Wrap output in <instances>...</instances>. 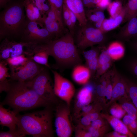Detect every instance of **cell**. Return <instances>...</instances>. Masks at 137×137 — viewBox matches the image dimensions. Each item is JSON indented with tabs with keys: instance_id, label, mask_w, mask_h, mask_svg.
<instances>
[{
	"instance_id": "obj_44",
	"label": "cell",
	"mask_w": 137,
	"mask_h": 137,
	"mask_svg": "<svg viewBox=\"0 0 137 137\" xmlns=\"http://www.w3.org/2000/svg\"><path fill=\"white\" fill-rule=\"evenodd\" d=\"M111 3V0H100L99 2L95 6L97 8L102 10L107 8Z\"/></svg>"
},
{
	"instance_id": "obj_2",
	"label": "cell",
	"mask_w": 137,
	"mask_h": 137,
	"mask_svg": "<svg viewBox=\"0 0 137 137\" xmlns=\"http://www.w3.org/2000/svg\"><path fill=\"white\" fill-rule=\"evenodd\" d=\"M23 1L9 3L0 14V41H20L26 19Z\"/></svg>"
},
{
	"instance_id": "obj_42",
	"label": "cell",
	"mask_w": 137,
	"mask_h": 137,
	"mask_svg": "<svg viewBox=\"0 0 137 137\" xmlns=\"http://www.w3.org/2000/svg\"><path fill=\"white\" fill-rule=\"evenodd\" d=\"M112 90V85L111 84L109 80H108L105 91V97L108 100H111Z\"/></svg>"
},
{
	"instance_id": "obj_32",
	"label": "cell",
	"mask_w": 137,
	"mask_h": 137,
	"mask_svg": "<svg viewBox=\"0 0 137 137\" xmlns=\"http://www.w3.org/2000/svg\"><path fill=\"white\" fill-rule=\"evenodd\" d=\"M5 61H0V82H4L8 80L7 78H10V74L8 72L9 68Z\"/></svg>"
},
{
	"instance_id": "obj_28",
	"label": "cell",
	"mask_w": 137,
	"mask_h": 137,
	"mask_svg": "<svg viewBox=\"0 0 137 137\" xmlns=\"http://www.w3.org/2000/svg\"><path fill=\"white\" fill-rule=\"evenodd\" d=\"M123 7L119 1H116L111 2L107 7L110 18H114L119 14Z\"/></svg>"
},
{
	"instance_id": "obj_25",
	"label": "cell",
	"mask_w": 137,
	"mask_h": 137,
	"mask_svg": "<svg viewBox=\"0 0 137 137\" xmlns=\"http://www.w3.org/2000/svg\"><path fill=\"white\" fill-rule=\"evenodd\" d=\"M125 7V15L123 22H127L137 16V0H128Z\"/></svg>"
},
{
	"instance_id": "obj_15",
	"label": "cell",
	"mask_w": 137,
	"mask_h": 137,
	"mask_svg": "<svg viewBox=\"0 0 137 137\" xmlns=\"http://www.w3.org/2000/svg\"><path fill=\"white\" fill-rule=\"evenodd\" d=\"M17 113L13 110L4 108L0 105V124L2 126L8 127L10 130L17 128Z\"/></svg>"
},
{
	"instance_id": "obj_54",
	"label": "cell",
	"mask_w": 137,
	"mask_h": 137,
	"mask_svg": "<svg viewBox=\"0 0 137 137\" xmlns=\"http://www.w3.org/2000/svg\"><path fill=\"white\" fill-rule=\"evenodd\" d=\"M133 40L132 46L134 49L137 52V36L132 38Z\"/></svg>"
},
{
	"instance_id": "obj_29",
	"label": "cell",
	"mask_w": 137,
	"mask_h": 137,
	"mask_svg": "<svg viewBox=\"0 0 137 137\" xmlns=\"http://www.w3.org/2000/svg\"><path fill=\"white\" fill-rule=\"evenodd\" d=\"M123 122L135 136H137V122L127 114L123 117Z\"/></svg>"
},
{
	"instance_id": "obj_16",
	"label": "cell",
	"mask_w": 137,
	"mask_h": 137,
	"mask_svg": "<svg viewBox=\"0 0 137 137\" xmlns=\"http://www.w3.org/2000/svg\"><path fill=\"white\" fill-rule=\"evenodd\" d=\"M91 72L87 66L81 64L74 66L72 73L73 79L76 83L80 85H85L89 81Z\"/></svg>"
},
{
	"instance_id": "obj_18",
	"label": "cell",
	"mask_w": 137,
	"mask_h": 137,
	"mask_svg": "<svg viewBox=\"0 0 137 137\" xmlns=\"http://www.w3.org/2000/svg\"><path fill=\"white\" fill-rule=\"evenodd\" d=\"M23 4L27 19L44 24V17L33 0H24Z\"/></svg>"
},
{
	"instance_id": "obj_56",
	"label": "cell",
	"mask_w": 137,
	"mask_h": 137,
	"mask_svg": "<svg viewBox=\"0 0 137 137\" xmlns=\"http://www.w3.org/2000/svg\"><path fill=\"white\" fill-rule=\"evenodd\" d=\"M20 1H23L24 0H19Z\"/></svg>"
},
{
	"instance_id": "obj_7",
	"label": "cell",
	"mask_w": 137,
	"mask_h": 137,
	"mask_svg": "<svg viewBox=\"0 0 137 137\" xmlns=\"http://www.w3.org/2000/svg\"><path fill=\"white\" fill-rule=\"evenodd\" d=\"M0 45V61L25 55L31 57L34 54L32 44L7 38L3 39Z\"/></svg>"
},
{
	"instance_id": "obj_13",
	"label": "cell",
	"mask_w": 137,
	"mask_h": 137,
	"mask_svg": "<svg viewBox=\"0 0 137 137\" xmlns=\"http://www.w3.org/2000/svg\"><path fill=\"white\" fill-rule=\"evenodd\" d=\"M93 88L88 84L82 88L77 95L74 106V115L77 118L81 109L85 106L89 104L92 98Z\"/></svg>"
},
{
	"instance_id": "obj_30",
	"label": "cell",
	"mask_w": 137,
	"mask_h": 137,
	"mask_svg": "<svg viewBox=\"0 0 137 137\" xmlns=\"http://www.w3.org/2000/svg\"><path fill=\"white\" fill-rule=\"evenodd\" d=\"M43 17L46 15L50 9V6L48 0H33Z\"/></svg>"
},
{
	"instance_id": "obj_1",
	"label": "cell",
	"mask_w": 137,
	"mask_h": 137,
	"mask_svg": "<svg viewBox=\"0 0 137 137\" xmlns=\"http://www.w3.org/2000/svg\"><path fill=\"white\" fill-rule=\"evenodd\" d=\"M6 97L2 103L7 105L17 113L20 111L40 107H49L52 105L28 87L25 82L12 80Z\"/></svg>"
},
{
	"instance_id": "obj_50",
	"label": "cell",
	"mask_w": 137,
	"mask_h": 137,
	"mask_svg": "<svg viewBox=\"0 0 137 137\" xmlns=\"http://www.w3.org/2000/svg\"><path fill=\"white\" fill-rule=\"evenodd\" d=\"M107 136L111 137H127L128 136L125 135L121 134L115 131L110 133Z\"/></svg>"
},
{
	"instance_id": "obj_21",
	"label": "cell",
	"mask_w": 137,
	"mask_h": 137,
	"mask_svg": "<svg viewBox=\"0 0 137 137\" xmlns=\"http://www.w3.org/2000/svg\"><path fill=\"white\" fill-rule=\"evenodd\" d=\"M127 22L118 34L121 38L129 40L137 36V16Z\"/></svg>"
},
{
	"instance_id": "obj_37",
	"label": "cell",
	"mask_w": 137,
	"mask_h": 137,
	"mask_svg": "<svg viewBox=\"0 0 137 137\" xmlns=\"http://www.w3.org/2000/svg\"><path fill=\"white\" fill-rule=\"evenodd\" d=\"M75 136L76 137H92L91 134L87 130L78 125L76 128Z\"/></svg>"
},
{
	"instance_id": "obj_48",
	"label": "cell",
	"mask_w": 137,
	"mask_h": 137,
	"mask_svg": "<svg viewBox=\"0 0 137 137\" xmlns=\"http://www.w3.org/2000/svg\"><path fill=\"white\" fill-rule=\"evenodd\" d=\"M62 10L63 18L65 21L70 18L69 10L67 6L64 3L63 6Z\"/></svg>"
},
{
	"instance_id": "obj_35",
	"label": "cell",
	"mask_w": 137,
	"mask_h": 137,
	"mask_svg": "<svg viewBox=\"0 0 137 137\" xmlns=\"http://www.w3.org/2000/svg\"><path fill=\"white\" fill-rule=\"evenodd\" d=\"M111 59L107 49L103 50L98 56L97 67L106 63L111 62Z\"/></svg>"
},
{
	"instance_id": "obj_23",
	"label": "cell",
	"mask_w": 137,
	"mask_h": 137,
	"mask_svg": "<svg viewBox=\"0 0 137 137\" xmlns=\"http://www.w3.org/2000/svg\"><path fill=\"white\" fill-rule=\"evenodd\" d=\"M44 44L41 45L39 49L31 58L36 63L50 69V66L48 63V58L49 55L44 48Z\"/></svg>"
},
{
	"instance_id": "obj_36",
	"label": "cell",
	"mask_w": 137,
	"mask_h": 137,
	"mask_svg": "<svg viewBox=\"0 0 137 137\" xmlns=\"http://www.w3.org/2000/svg\"><path fill=\"white\" fill-rule=\"evenodd\" d=\"M83 54L85 61L98 58L99 55L98 50L95 48L84 52Z\"/></svg>"
},
{
	"instance_id": "obj_14",
	"label": "cell",
	"mask_w": 137,
	"mask_h": 137,
	"mask_svg": "<svg viewBox=\"0 0 137 137\" xmlns=\"http://www.w3.org/2000/svg\"><path fill=\"white\" fill-rule=\"evenodd\" d=\"M63 3L75 15L81 27L87 24L88 20L82 0H63Z\"/></svg>"
},
{
	"instance_id": "obj_4",
	"label": "cell",
	"mask_w": 137,
	"mask_h": 137,
	"mask_svg": "<svg viewBox=\"0 0 137 137\" xmlns=\"http://www.w3.org/2000/svg\"><path fill=\"white\" fill-rule=\"evenodd\" d=\"M48 108L31 113L17 115L18 128L26 135L34 137L53 136L52 113Z\"/></svg>"
},
{
	"instance_id": "obj_6",
	"label": "cell",
	"mask_w": 137,
	"mask_h": 137,
	"mask_svg": "<svg viewBox=\"0 0 137 137\" xmlns=\"http://www.w3.org/2000/svg\"><path fill=\"white\" fill-rule=\"evenodd\" d=\"M53 40L44 24L27 18L20 41L41 45L47 44Z\"/></svg>"
},
{
	"instance_id": "obj_11",
	"label": "cell",
	"mask_w": 137,
	"mask_h": 137,
	"mask_svg": "<svg viewBox=\"0 0 137 137\" xmlns=\"http://www.w3.org/2000/svg\"><path fill=\"white\" fill-rule=\"evenodd\" d=\"M45 66L36 63L30 58L24 65L10 72V79L21 82L30 80L39 74Z\"/></svg>"
},
{
	"instance_id": "obj_39",
	"label": "cell",
	"mask_w": 137,
	"mask_h": 137,
	"mask_svg": "<svg viewBox=\"0 0 137 137\" xmlns=\"http://www.w3.org/2000/svg\"><path fill=\"white\" fill-rule=\"evenodd\" d=\"M78 126L85 129L91 125V122L88 114L81 117Z\"/></svg>"
},
{
	"instance_id": "obj_43",
	"label": "cell",
	"mask_w": 137,
	"mask_h": 137,
	"mask_svg": "<svg viewBox=\"0 0 137 137\" xmlns=\"http://www.w3.org/2000/svg\"><path fill=\"white\" fill-rule=\"evenodd\" d=\"M86 16L90 21L94 23L95 24L99 22V19L98 16L93 10L88 11Z\"/></svg>"
},
{
	"instance_id": "obj_55",
	"label": "cell",
	"mask_w": 137,
	"mask_h": 137,
	"mask_svg": "<svg viewBox=\"0 0 137 137\" xmlns=\"http://www.w3.org/2000/svg\"><path fill=\"white\" fill-rule=\"evenodd\" d=\"M56 0H48L50 6V8H53Z\"/></svg>"
},
{
	"instance_id": "obj_20",
	"label": "cell",
	"mask_w": 137,
	"mask_h": 137,
	"mask_svg": "<svg viewBox=\"0 0 137 137\" xmlns=\"http://www.w3.org/2000/svg\"><path fill=\"white\" fill-rule=\"evenodd\" d=\"M125 15V7H123L121 12L116 17L105 19L100 29L105 33L116 28L123 22Z\"/></svg>"
},
{
	"instance_id": "obj_41",
	"label": "cell",
	"mask_w": 137,
	"mask_h": 137,
	"mask_svg": "<svg viewBox=\"0 0 137 137\" xmlns=\"http://www.w3.org/2000/svg\"><path fill=\"white\" fill-rule=\"evenodd\" d=\"M105 125V122L100 117L91 122L90 126L95 128H98Z\"/></svg>"
},
{
	"instance_id": "obj_53",
	"label": "cell",
	"mask_w": 137,
	"mask_h": 137,
	"mask_svg": "<svg viewBox=\"0 0 137 137\" xmlns=\"http://www.w3.org/2000/svg\"><path fill=\"white\" fill-rule=\"evenodd\" d=\"M12 0H0V8H5L8 3L12 1Z\"/></svg>"
},
{
	"instance_id": "obj_26",
	"label": "cell",
	"mask_w": 137,
	"mask_h": 137,
	"mask_svg": "<svg viewBox=\"0 0 137 137\" xmlns=\"http://www.w3.org/2000/svg\"><path fill=\"white\" fill-rule=\"evenodd\" d=\"M126 91L132 102L137 108V84L129 80H124Z\"/></svg>"
},
{
	"instance_id": "obj_9",
	"label": "cell",
	"mask_w": 137,
	"mask_h": 137,
	"mask_svg": "<svg viewBox=\"0 0 137 137\" xmlns=\"http://www.w3.org/2000/svg\"><path fill=\"white\" fill-rule=\"evenodd\" d=\"M69 107L59 105L56 107L55 125L58 137H70L72 134L73 128L70 119Z\"/></svg>"
},
{
	"instance_id": "obj_40",
	"label": "cell",
	"mask_w": 137,
	"mask_h": 137,
	"mask_svg": "<svg viewBox=\"0 0 137 137\" xmlns=\"http://www.w3.org/2000/svg\"><path fill=\"white\" fill-rule=\"evenodd\" d=\"M111 62L106 63L98 67L96 72V77H98L103 75L107 71L111 65Z\"/></svg>"
},
{
	"instance_id": "obj_47",
	"label": "cell",
	"mask_w": 137,
	"mask_h": 137,
	"mask_svg": "<svg viewBox=\"0 0 137 137\" xmlns=\"http://www.w3.org/2000/svg\"><path fill=\"white\" fill-rule=\"evenodd\" d=\"M106 89L101 84H99L96 88L97 93L100 97H105Z\"/></svg>"
},
{
	"instance_id": "obj_52",
	"label": "cell",
	"mask_w": 137,
	"mask_h": 137,
	"mask_svg": "<svg viewBox=\"0 0 137 137\" xmlns=\"http://www.w3.org/2000/svg\"><path fill=\"white\" fill-rule=\"evenodd\" d=\"M69 11L70 13V19L72 21L74 26L77 19L75 15L72 11L70 10Z\"/></svg>"
},
{
	"instance_id": "obj_34",
	"label": "cell",
	"mask_w": 137,
	"mask_h": 137,
	"mask_svg": "<svg viewBox=\"0 0 137 137\" xmlns=\"http://www.w3.org/2000/svg\"><path fill=\"white\" fill-rule=\"evenodd\" d=\"M26 135L17 127L14 130H9L7 131H1L0 132V137H22Z\"/></svg>"
},
{
	"instance_id": "obj_22",
	"label": "cell",
	"mask_w": 137,
	"mask_h": 137,
	"mask_svg": "<svg viewBox=\"0 0 137 137\" xmlns=\"http://www.w3.org/2000/svg\"><path fill=\"white\" fill-rule=\"evenodd\" d=\"M107 50L111 59L115 60L121 59L125 54V49L123 45L118 41L111 43Z\"/></svg>"
},
{
	"instance_id": "obj_3",
	"label": "cell",
	"mask_w": 137,
	"mask_h": 137,
	"mask_svg": "<svg viewBox=\"0 0 137 137\" xmlns=\"http://www.w3.org/2000/svg\"><path fill=\"white\" fill-rule=\"evenodd\" d=\"M73 35L67 34L44 45L49 55L60 67L74 66L82 62Z\"/></svg>"
},
{
	"instance_id": "obj_10",
	"label": "cell",
	"mask_w": 137,
	"mask_h": 137,
	"mask_svg": "<svg viewBox=\"0 0 137 137\" xmlns=\"http://www.w3.org/2000/svg\"><path fill=\"white\" fill-rule=\"evenodd\" d=\"M51 71L54 77V89L55 94L70 106L75 92L74 85L71 81L57 71L52 70Z\"/></svg>"
},
{
	"instance_id": "obj_8",
	"label": "cell",
	"mask_w": 137,
	"mask_h": 137,
	"mask_svg": "<svg viewBox=\"0 0 137 137\" xmlns=\"http://www.w3.org/2000/svg\"><path fill=\"white\" fill-rule=\"evenodd\" d=\"M104 33L99 29L87 24L81 27L77 35V47L82 50L101 43L105 39Z\"/></svg>"
},
{
	"instance_id": "obj_27",
	"label": "cell",
	"mask_w": 137,
	"mask_h": 137,
	"mask_svg": "<svg viewBox=\"0 0 137 137\" xmlns=\"http://www.w3.org/2000/svg\"><path fill=\"white\" fill-rule=\"evenodd\" d=\"M121 106L127 114L137 122V108L132 103L126 101L123 102Z\"/></svg>"
},
{
	"instance_id": "obj_24",
	"label": "cell",
	"mask_w": 137,
	"mask_h": 137,
	"mask_svg": "<svg viewBox=\"0 0 137 137\" xmlns=\"http://www.w3.org/2000/svg\"><path fill=\"white\" fill-rule=\"evenodd\" d=\"M31 58L25 55H22L20 56L8 58L4 60L9 67L10 72L24 65Z\"/></svg>"
},
{
	"instance_id": "obj_33",
	"label": "cell",
	"mask_w": 137,
	"mask_h": 137,
	"mask_svg": "<svg viewBox=\"0 0 137 137\" xmlns=\"http://www.w3.org/2000/svg\"><path fill=\"white\" fill-rule=\"evenodd\" d=\"M85 129L90 133L92 137H98L103 135L107 131V127L105 125L98 128H95L90 126Z\"/></svg>"
},
{
	"instance_id": "obj_31",
	"label": "cell",
	"mask_w": 137,
	"mask_h": 137,
	"mask_svg": "<svg viewBox=\"0 0 137 137\" xmlns=\"http://www.w3.org/2000/svg\"><path fill=\"white\" fill-rule=\"evenodd\" d=\"M110 112L112 116L119 119L123 117L126 113L121 106L116 104L111 107Z\"/></svg>"
},
{
	"instance_id": "obj_17",
	"label": "cell",
	"mask_w": 137,
	"mask_h": 137,
	"mask_svg": "<svg viewBox=\"0 0 137 137\" xmlns=\"http://www.w3.org/2000/svg\"><path fill=\"white\" fill-rule=\"evenodd\" d=\"M100 115L102 117L107 121L115 131L126 135L128 137L135 136V135L131 132L123 121L111 115L106 114H100Z\"/></svg>"
},
{
	"instance_id": "obj_12",
	"label": "cell",
	"mask_w": 137,
	"mask_h": 137,
	"mask_svg": "<svg viewBox=\"0 0 137 137\" xmlns=\"http://www.w3.org/2000/svg\"><path fill=\"white\" fill-rule=\"evenodd\" d=\"M44 24L53 40L61 37L63 28L62 17L54 10L50 9L44 16Z\"/></svg>"
},
{
	"instance_id": "obj_5",
	"label": "cell",
	"mask_w": 137,
	"mask_h": 137,
	"mask_svg": "<svg viewBox=\"0 0 137 137\" xmlns=\"http://www.w3.org/2000/svg\"><path fill=\"white\" fill-rule=\"evenodd\" d=\"M49 69L45 66L34 78L25 82L41 97L52 105L57 103V96L54 93Z\"/></svg>"
},
{
	"instance_id": "obj_46",
	"label": "cell",
	"mask_w": 137,
	"mask_h": 137,
	"mask_svg": "<svg viewBox=\"0 0 137 137\" xmlns=\"http://www.w3.org/2000/svg\"><path fill=\"white\" fill-rule=\"evenodd\" d=\"M84 5L88 8H91L98 3L100 0H82Z\"/></svg>"
},
{
	"instance_id": "obj_49",
	"label": "cell",
	"mask_w": 137,
	"mask_h": 137,
	"mask_svg": "<svg viewBox=\"0 0 137 137\" xmlns=\"http://www.w3.org/2000/svg\"><path fill=\"white\" fill-rule=\"evenodd\" d=\"M96 110L88 114L90 119L92 122L100 117V114L96 112Z\"/></svg>"
},
{
	"instance_id": "obj_19",
	"label": "cell",
	"mask_w": 137,
	"mask_h": 137,
	"mask_svg": "<svg viewBox=\"0 0 137 137\" xmlns=\"http://www.w3.org/2000/svg\"><path fill=\"white\" fill-rule=\"evenodd\" d=\"M113 81L111 100L117 99L123 96L126 91L123 79L115 71L112 73Z\"/></svg>"
},
{
	"instance_id": "obj_45",
	"label": "cell",
	"mask_w": 137,
	"mask_h": 137,
	"mask_svg": "<svg viewBox=\"0 0 137 137\" xmlns=\"http://www.w3.org/2000/svg\"><path fill=\"white\" fill-rule=\"evenodd\" d=\"M130 68L133 74L137 78V59L134 60L131 62Z\"/></svg>"
},
{
	"instance_id": "obj_38",
	"label": "cell",
	"mask_w": 137,
	"mask_h": 137,
	"mask_svg": "<svg viewBox=\"0 0 137 137\" xmlns=\"http://www.w3.org/2000/svg\"><path fill=\"white\" fill-rule=\"evenodd\" d=\"M96 108L94 107L93 105L89 104L85 106L81 109L77 118L81 117L91 113L96 110Z\"/></svg>"
},
{
	"instance_id": "obj_51",
	"label": "cell",
	"mask_w": 137,
	"mask_h": 137,
	"mask_svg": "<svg viewBox=\"0 0 137 137\" xmlns=\"http://www.w3.org/2000/svg\"><path fill=\"white\" fill-rule=\"evenodd\" d=\"M65 22L66 26L69 29L71 33L73 34L74 32L73 30L74 26L72 21L69 19Z\"/></svg>"
}]
</instances>
